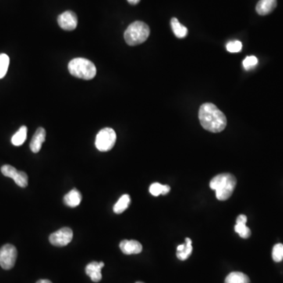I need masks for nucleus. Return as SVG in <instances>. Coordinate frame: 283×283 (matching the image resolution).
I'll use <instances>...</instances> for the list:
<instances>
[{
	"label": "nucleus",
	"mask_w": 283,
	"mask_h": 283,
	"mask_svg": "<svg viewBox=\"0 0 283 283\" xmlns=\"http://www.w3.org/2000/svg\"><path fill=\"white\" fill-rule=\"evenodd\" d=\"M81 201V194L76 189H72L64 197V203L69 207H76L80 204Z\"/></svg>",
	"instance_id": "ddd939ff"
},
{
	"label": "nucleus",
	"mask_w": 283,
	"mask_h": 283,
	"mask_svg": "<svg viewBox=\"0 0 283 283\" xmlns=\"http://www.w3.org/2000/svg\"><path fill=\"white\" fill-rule=\"evenodd\" d=\"M258 64V59L255 56H248L243 61V66L245 69H253Z\"/></svg>",
	"instance_id": "a878e982"
},
{
	"label": "nucleus",
	"mask_w": 283,
	"mask_h": 283,
	"mask_svg": "<svg viewBox=\"0 0 283 283\" xmlns=\"http://www.w3.org/2000/svg\"><path fill=\"white\" fill-rule=\"evenodd\" d=\"M73 238V232L69 227H63L58 231L52 233L49 237V241L54 246L63 247L70 243Z\"/></svg>",
	"instance_id": "0eeeda50"
},
{
	"label": "nucleus",
	"mask_w": 283,
	"mask_h": 283,
	"mask_svg": "<svg viewBox=\"0 0 283 283\" xmlns=\"http://www.w3.org/2000/svg\"><path fill=\"white\" fill-rule=\"evenodd\" d=\"M46 131L44 128H39L35 132L30 143V149L33 153H39L42 145L45 142Z\"/></svg>",
	"instance_id": "9b49d317"
},
{
	"label": "nucleus",
	"mask_w": 283,
	"mask_h": 283,
	"mask_svg": "<svg viewBox=\"0 0 283 283\" xmlns=\"http://www.w3.org/2000/svg\"><path fill=\"white\" fill-rule=\"evenodd\" d=\"M272 258L275 262H281L283 260V244L274 245L272 249Z\"/></svg>",
	"instance_id": "5701e85b"
},
{
	"label": "nucleus",
	"mask_w": 283,
	"mask_h": 283,
	"mask_svg": "<svg viewBox=\"0 0 283 283\" xmlns=\"http://www.w3.org/2000/svg\"><path fill=\"white\" fill-rule=\"evenodd\" d=\"M27 127H21L20 129L13 135V137L11 139V143L16 146H22L26 142V138H27Z\"/></svg>",
	"instance_id": "f3484780"
},
{
	"label": "nucleus",
	"mask_w": 283,
	"mask_h": 283,
	"mask_svg": "<svg viewBox=\"0 0 283 283\" xmlns=\"http://www.w3.org/2000/svg\"><path fill=\"white\" fill-rule=\"evenodd\" d=\"M277 6V0H260L256 7V11L258 15H269L271 13Z\"/></svg>",
	"instance_id": "f8f14e48"
},
{
	"label": "nucleus",
	"mask_w": 283,
	"mask_h": 283,
	"mask_svg": "<svg viewBox=\"0 0 283 283\" xmlns=\"http://www.w3.org/2000/svg\"><path fill=\"white\" fill-rule=\"evenodd\" d=\"M58 23L61 29L65 31H72L77 26V16L74 12L67 11L58 16Z\"/></svg>",
	"instance_id": "6e6552de"
},
{
	"label": "nucleus",
	"mask_w": 283,
	"mask_h": 283,
	"mask_svg": "<svg viewBox=\"0 0 283 283\" xmlns=\"http://www.w3.org/2000/svg\"><path fill=\"white\" fill-rule=\"evenodd\" d=\"M242 44L238 40L231 41L227 44V51L231 53H238L242 51Z\"/></svg>",
	"instance_id": "393cba45"
},
{
	"label": "nucleus",
	"mask_w": 283,
	"mask_h": 283,
	"mask_svg": "<svg viewBox=\"0 0 283 283\" xmlns=\"http://www.w3.org/2000/svg\"><path fill=\"white\" fill-rule=\"evenodd\" d=\"M235 231L238 233L239 236L242 238H248L250 237L251 231L249 227L245 224H236Z\"/></svg>",
	"instance_id": "4be33fe9"
},
{
	"label": "nucleus",
	"mask_w": 283,
	"mask_h": 283,
	"mask_svg": "<svg viewBox=\"0 0 283 283\" xmlns=\"http://www.w3.org/2000/svg\"><path fill=\"white\" fill-rule=\"evenodd\" d=\"M120 248L123 253L126 255L139 254L143 250V245L135 240H123Z\"/></svg>",
	"instance_id": "1a4fd4ad"
},
{
	"label": "nucleus",
	"mask_w": 283,
	"mask_h": 283,
	"mask_svg": "<svg viewBox=\"0 0 283 283\" xmlns=\"http://www.w3.org/2000/svg\"><path fill=\"white\" fill-rule=\"evenodd\" d=\"M1 171H2L3 175L13 179H15L17 174L18 173V170L13 166L9 165V164H5V165L3 166L1 168Z\"/></svg>",
	"instance_id": "b1692460"
},
{
	"label": "nucleus",
	"mask_w": 283,
	"mask_h": 283,
	"mask_svg": "<svg viewBox=\"0 0 283 283\" xmlns=\"http://www.w3.org/2000/svg\"><path fill=\"white\" fill-rule=\"evenodd\" d=\"M185 246L183 249L180 251H177L176 256L180 260H186L192 255V251H193V246H192V241L191 238H186L185 240Z\"/></svg>",
	"instance_id": "a211bd4d"
},
{
	"label": "nucleus",
	"mask_w": 283,
	"mask_h": 283,
	"mask_svg": "<svg viewBox=\"0 0 283 283\" xmlns=\"http://www.w3.org/2000/svg\"><path fill=\"white\" fill-rule=\"evenodd\" d=\"M247 223V217L245 215H240L236 220V224H245Z\"/></svg>",
	"instance_id": "bb28decb"
},
{
	"label": "nucleus",
	"mask_w": 283,
	"mask_h": 283,
	"mask_svg": "<svg viewBox=\"0 0 283 283\" xmlns=\"http://www.w3.org/2000/svg\"><path fill=\"white\" fill-rule=\"evenodd\" d=\"M129 4H132V5H136V4H139L140 2V0H127Z\"/></svg>",
	"instance_id": "cd10ccee"
},
{
	"label": "nucleus",
	"mask_w": 283,
	"mask_h": 283,
	"mask_svg": "<svg viewBox=\"0 0 283 283\" xmlns=\"http://www.w3.org/2000/svg\"><path fill=\"white\" fill-rule=\"evenodd\" d=\"M117 140V135L114 129L103 128L98 133L96 139V146L101 152L110 151L114 148Z\"/></svg>",
	"instance_id": "39448f33"
},
{
	"label": "nucleus",
	"mask_w": 283,
	"mask_h": 283,
	"mask_svg": "<svg viewBox=\"0 0 283 283\" xmlns=\"http://www.w3.org/2000/svg\"><path fill=\"white\" fill-rule=\"evenodd\" d=\"M131 203V198L128 195H124L121 196V199L118 201L114 207V213L117 214H121L128 209Z\"/></svg>",
	"instance_id": "dca6fc26"
},
{
	"label": "nucleus",
	"mask_w": 283,
	"mask_h": 283,
	"mask_svg": "<svg viewBox=\"0 0 283 283\" xmlns=\"http://www.w3.org/2000/svg\"><path fill=\"white\" fill-rule=\"evenodd\" d=\"M250 279L246 274L239 271H234L227 276L225 283H249Z\"/></svg>",
	"instance_id": "2eb2a0df"
},
{
	"label": "nucleus",
	"mask_w": 283,
	"mask_h": 283,
	"mask_svg": "<svg viewBox=\"0 0 283 283\" xmlns=\"http://www.w3.org/2000/svg\"><path fill=\"white\" fill-rule=\"evenodd\" d=\"M150 193L153 196H159L160 195H166L169 193L171 188L168 185H161L159 182H153L150 186Z\"/></svg>",
	"instance_id": "6ab92c4d"
},
{
	"label": "nucleus",
	"mask_w": 283,
	"mask_h": 283,
	"mask_svg": "<svg viewBox=\"0 0 283 283\" xmlns=\"http://www.w3.org/2000/svg\"><path fill=\"white\" fill-rule=\"evenodd\" d=\"M68 68L72 76L85 80L93 79L97 72L95 64L89 60L83 58L72 59L69 62Z\"/></svg>",
	"instance_id": "7ed1b4c3"
},
{
	"label": "nucleus",
	"mask_w": 283,
	"mask_h": 283,
	"mask_svg": "<svg viewBox=\"0 0 283 283\" xmlns=\"http://www.w3.org/2000/svg\"><path fill=\"white\" fill-rule=\"evenodd\" d=\"M236 184L237 179L235 175L223 173L213 177L209 186L212 190L216 191V196L219 201H226L232 195Z\"/></svg>",
	"instance_id": "f03ea898"
},
{
	"label": "nucleus",
	"mask_w": 283,
	"mask_h": 283,
	"mask_svg": "<svg viewBox=\"0 0 283 283\" xmlns=\"http://www.w3.org/2000/svg\"><path fill=\"white\" fill-rule=\"evenodd\" d=\"M171 26L174 34L178 38L182 39L186 37L188 33L187 29L179 22L177 18H173L171 20Z\"/></svg>",
	"instance_id": "4468645a"
},
{
	"label": "nucleus",
	"mask_w": 283,
	"mask_h": 283,
	"mask_svg": "<svg viewBox=\"0 0 283 283\" xmlns=\"http://www.w3.org/2000/svg\"><path fill=\"white\" fill-rule=\"evenodd\" d=\"M199 118L203 128L213 133L221 132L227 126L225 114L213 103H205L201 106Z\"/></svg>",
	"instance_id": "f257e3e1"
},
{
	"label": "nucleus",
	"mask_w": 283,
	"mask_h": 283,
	"mask_svg": "<svg viewBox=\"0 0 283 283\" xmlns=\"http://www.w3.org/2000/svg\"><path fill=\"white\" fill-rule=\"evenodd\" d=\"M10 58L6 54H0V79H3L8 72Z\"/></svg>",
	"instance_id": "aec40b11"
},
{
	"label": "nucleus",
	"mask_w": 283,
	"mask_h": 283,
	"mask_svg": "<svg viewBox=\"0 0 283 283\" xmlns=\"http://www.w3.org/2000/svg\"><path fill=\"white\" fill-rule=\"evenodd\" d=\"M18 257V251L15 245H4L0 249V266L5 270L13 268Z\"/></svg>",
	"instance_id": "423d86ee"
},
{
	"label": "nucleus",
	"mask_w": 283,
	"mask_h": 283,
	"mask_svg": "<svg viewBox=\"0 0 283 283\" xmlns=\"http://www.w3.org/2000/svg\"><path fill=\"white\" fill-rule=\"evenodd\" d=\"M104 263L103 262H91V263L87 264V267L85 268L86 274L90 277L91 281L94 282H99L102 280L101 270L104 267Z\"/></svg>",
	"instance_id": "9d476101"
},
{
	"label": "nucleus",
	"mask_w": 283,
	"mask_h": 283,
	"mask_svg": "<svg viewBox=\"0 0 283 283\" xmlns=\"http://www.w3.org/2000/svg\"><path fill=\"white\" fill-rule=\"evenodd\" d=\"M136 283H143V282H141V281H138V282Z\"/></svg>",
	"instance_id": "c756f323"
},
{
	"label": "nucleus",
	"mask_w": 283,
	"mask_h": 283,
	"mask_svg": "<svg viewBox=\"0 0 283 283\" xmlns=\"http://www.w3.org/2000/svg\"><path fill=\"white\" fill-rule=\"evenodd\" d=\"M150 33V27L144 22L137 21L128 26L124 36L128 45L137 46L144 43L148 39Z\"/></svg>",
	"instance_id": "20e7f679"
},
{
	"label": "nucleus",
	"mask_w": 283,
	"mask_h": 283,
	"mask_svg": "<svg viewBox=\"0 0 283 283\" xmlns=\"http://www.w3.org/2000/svg\"><path fill=\"white\" fill-rule=\"evenodd\" d=\"M14 180H15V183L20 187H26L28 186V182H29V177L26 172L18 171V173L17 174Z\"/></svg>",
	"instance_id": "412c9836"
},
{
	"label": "nucleus",
	"mask_w": 283,
	"mask_h": 283,
	"mask_svg": "<svg viewBox=\"0 0 283 283\" xmlns=\"http://www.w3.org/2000/svg\"><path fill=\"white\" fill-rule=\"evenodd\" d=\"M36 283H52V282H51V281H50V280L41 279V280H39V281H37V282Z\"/></svg>",
	"instance_id": "c85d7f7f"
}]
</instances>
